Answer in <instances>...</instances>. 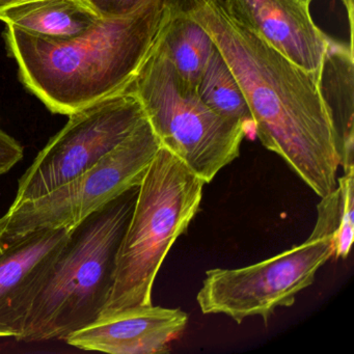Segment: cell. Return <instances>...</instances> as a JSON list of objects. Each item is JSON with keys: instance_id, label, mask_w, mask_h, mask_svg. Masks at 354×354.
<instances>
[{"instance_id": "cell-1", "label": "cell", "mask_w": 354, "mask_h": 354, "mask_svg": "<svg viewBox=\"0 0 354 354\" xmlns=\"http://www.w3.org/2000/svg\"><path fill=\"white\" fill-rule=\"evenodd\" d=\"M212 38L237 80L261 144L321 198L337 186L341 144L319 76L292 63L236 19L225 0H167Z\"/></svg>"}, {"instance_id": "cell-2", "label": "cell", "mask_w": 354, "mask_h": 354, "mask_svg": "<svg viewBox=\"0 0 354 354\" xmlns=\"http://www.w3.org/2000/svg\"><path fill=\"white\" fill-rule=\"evenodd\" d=\"M165 9L153 0L132 15L99 18L67 40L8 26L6 42L24 86L49 111L69 115L125 91L148 55Z\"/></svg>"}, {"instance_id": "cell-3", "label": "cell", "mask_w": 354, "mask_h": 354, "mask_svg": "<svg viewBox=\"0 0 354 354\" xmlns=\"http://www.w3.org/2000/svg\"><path fill=\"white\" fill-rule=\"evenodd\" d=\"M136 186L71 227L35 295L18 341L66 339L106 308L117 259L138 198Z\"/></svg>"}, {"instance_id": "cell-4", "label": "cell", "mask_w": 354, "mask_h": 354, "mask_svg": "<svg viewBox=\"0 0 354 354\" xmlns=\"http://www.w3.org/2000/svg\"><path fill=\"white\" fill-rule=\"evenodd\" d=\"M204 186L173 153L159 149L138 187L118 254L113 292L103 314L152 304L159 269L200 211Z\"/></svg>"}, {"instance_id": "cell-5", "label": "cell", "mask_w": 354, "mask_h": 354, "mask_svg": "<svg viewBox=\"0 0 354 354\" xmlns=\"http://www.w3.org/2000/svg\"><path fill=\"white\" fill-rule=\"evenodd\" d=\"M127 90L142 103L161 147L205 184L239 157L246 126L209 109L155 40Z\"/></svg>"}, {"instance_id": "cell-6", "label": "cell", "mask_w": 354, "mask_h": 354, "mask_svg": "<svg viewBox=\"0 0 354 354\" xmlns=\"http://www.w3.org/2000/svg\"><path fill=\"white\" fill-rule=\"evenodd\" d=\"M160 148L146 118L86 173L40 198L10 207L0 218V242L6 248L37 232L75 227L107 203L140 186Z\"/></svg>"}, {"instance_id": "cell-7", "label": "cell", "mask_w": 354, "mask_h": 354, "mask_svg": "<svg viewBox=\"0 0 354 354\" xmlns=\"http://www.w3.org/2000/svg\"><path fill=\"white\" fill-rule=\"evenodd\" d=\"M147 115L138 97L125 91L69 115L20 178L11 207L40 198L86 173L119 147Z\"/></svg>"}, {"instance_id": "cell-8", "label": "cell", "mask_w": 354, "mask_h": 354, "mask_svg": "<svg viewBox=\"0 0 354 354\" xmlns=\"http://www.w3.org/2000/svg\"><path fill=\"white\" fill-rule=\"evenodd\" d=\"M333 236L315 237L262 262L237 269L214 268L196 295L205 315L223 314L240 324L259 316L267 323L277 308H289L312 285L317 271L333 256Z\"/></svg>"}, {"instance_id": "cell-9", "label": "cell", "mask_w": 354, "mask_h": 354, "mask_svg": "<svg viewBox=\"0 0 354 354\" xmlns=\"http://www.w3.org/2000/svg\"><path fill=\"white\" fill-rule=\"evenodd\" d=\"M230 13L301 69L319 76L329 37L315 24L310 0H225Z\"/></svg>"}, {"instance_id": "cell-10", "label": "cell", "mask_w": 354, "mask_h": 354, "mask_svg": "<svg viewBox=\"0 0 354 354\" xmlns=\"http://www.w3.org/2000/svg\"><path fill=\"white\" fill-rule=\"evenodd\" d=\"M187 313L153 304L103 314L65 339L70 346L111 354L169 353L183 333Z\"/></svg>"}, {"instance_id": "cell-11", "label": "cell", "mask_w": 354, "mask_h": 354, "mask_svg": "<svg viewBox=\"0 0 354 354\" xmlns=\"http://www.w3.org/2000/svg\"><path fill=\"white\" fill-rule=\"evenodd\" d=\"M70 229L47 230L6 246L0 256V337L19 339L35 295Z\"/></svg>"}, {"instance_id": "cell-12", "label": "cell", "mask_w": 354, "mask_h": 354, "mask_svg": "<svg viewBox=\"0 0 354 354\" xmlns=\"http://www.w3.org/2000/svg\"><path fill=\"white\" fill-rule=\"evenodd\" d=\"M353 63V49L329 39L319 86L339 136L344 169L354 167Z\"/></svg>"}, {"instance_id": "cell-13", "label": "cell", "mask_w": 354, "mask_h": 354, "mask_svg": "<svg viewBox=\"0 0 354 354\" xmlns=\"http://www.w3.org/2000/svg\"><path fill=\"white\" fill-rule=\"evenodd\" d=\"M84 0H30L0 13V21L39 38L67 40L99 19Z\"/></svg>"}, {"instance_id": "cell-14", "label": "cell", "mask_w": 354, "mask_h": 354, "mask_svg": "<svg viewBox=\"0 0 354 354\" xmlns=\"http://www.w3.org/2000/svg\"><path fill=\"white\" fill-rule=\"evenodd\" d=\"M155 42L186 82L198 88L205 67L215 48L210 35L189 16L165 9Z\"/></svg>"}, {"instance_id": "cell-15", "label": "cell", "mask_w": 354, "mask_h": 354, "mask_svg": "<svg viewBox=\"0 0 354 354\" xmlns=\"http://www.w3.org/2000/svg\"><path fill=\"white\" fill-rule=\"evenodd\" d=\"M201 100L217 115L254 126L243 92L223 55L215 46L198 86Z\"/></svg>"}, {"instance_id": "cell-16", "label": "cell", "mask_w": 354, "mask_h": 354, "mask_svg": "<svg viewBox=\"0 0 354 354\" xmlns=\"http://www.w3.org/2000/svg\"><path fill=\"white\" fill-rule=\"evenodd\" d=\"M339 189V225L333 236L337 259H347L354 237V167L344 169V175L337 179Z\"/></svg>"}, {"instance_id": "cell-17", "label": "cell", "mask_w": 354, "mask_h": 354, "mask_svg": "<svg viewBox=\"0 0 354 354\" xmlns=\"http://www.w3.org/2000/svg\"><path fill=\"white\" fill-rule=\"evenodd\" d=\"M100 18H121L132 15L153 0H84Z\"/></svg>"}, {"instance_id": "cell-18", "label": "cell", "mask_w": 354, "mask_h": 354, "mask_svg": "<svg viewBox=\"0 0 354 354\" xmlns=\"http://www.w3.org/2000/svg\"><path fill=\"white\" fill-rule=\"evenodd\" d=\"M24 148L0 128V176L11 171L24 158Z\"/></svg>"}, {"instance_id": "cell-19", "label": "cell", "mask_w": 354, "mask_h": 354, "mask_svg": "<svg viewBox=\"0 0 354 354\" xmlns=\"http://www.w3.org/2000/svg\"><path fill=\"white\" fill-rule=\"evenodd\" d=\"M344 6H345L346 11H347L348 21H349V30H350V42L349 47L353 49V28H354V0H342Z\"/></svg>"}, {"instance_id": "cell-20", "label": "cell", "mask_w": 354, "mask_h": 354, "mask_svg": "<svg viewBox=\"0 0 354 354\" xmlns=\"http://www.w3.org/2000/svg\"><path fill=\"white\" fill-rule=\"evenodd\" d=\"M26 1H30V0H0V13Z\"/></svg>"}, {"instance_id": "cell-21", "label": "cell", "mask_w": 354, "mask_h": 354, "mask_svg": "<svg viewBox=\"0 0 354 354\" xmlns=\"http://www.w3.org/2000/svg\"><path fill=\"white\" fill-rule=\"evenodd\" d=\"M3 250H5V248H3V244H1V242H0V256L3 254Z\"/></svg>"}, {"instance_id": "cell-22", "label": "cell", "mask_w": 354, "mask_h": 354, "mask_svg": "<svg viewBox=\"0 0 354 354\" xmlns=\"http://www.w3.org/2000/svg\"><path fill=\"white\" fill-rule=\"evenodd\" d=\"M310 1H313V0H310Z\"/></svg>"}]
</instances>
